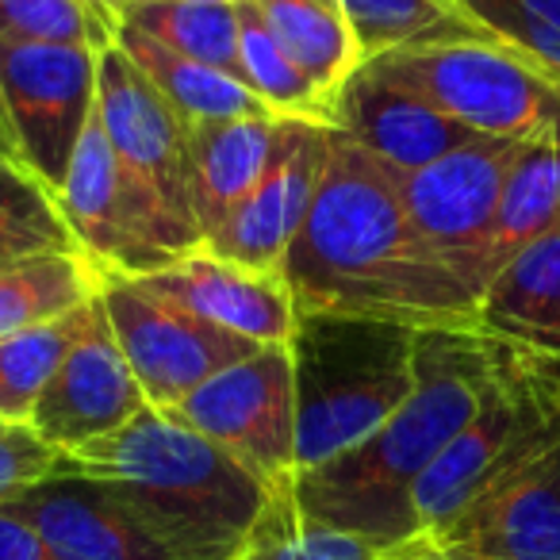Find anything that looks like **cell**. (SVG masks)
I'll list each match as a JSON object with an SVG mask.
<instances>
[{"label": "cell", "instance_id": "1", "mask_svg": "<svg viewBox=\"0 0 560 560\" xmlns=\"http://www.w3.org/2000/svg\"><path fill=\"white\" fill-rule=\"evenodd\" d=\"M300 315L476 335L480 300L442 269L407 223L396 173L330 131L327 170L284 269Z\"/></svg>", "mask_w": 560, "mask_h": 560}, {"label": "cell", "instance_id": "2", "mask_svg": "<svg viewBox=\"0 0 560 560\" xmlns=\"http://www.w3.org/2000/svg\"><path fill=\"white\" fill-rule=\"evenodd\" d=\"M55 476L104 488L173 560H234L269 495L231 453L154 407L62 453Z\"/></svg>", "mask_w": 560, "mask_h": 560}, {"label": "cell", "instance_id": "3", "mask_svg": "<svg viewBox=\"0 0 560 560\" xmlns=\"http://www.w3.org/2000/svg\"><path fill=\"white\" fill-rule=\"evenodd\" d=\"M483 381L488 346L480 335L422 330L415 346V388L404 407L350 453L292 480L304 511L369 537L384 552L411 541L407 499L415 480L472 419Z\"/></svg>", "mask_w": 560, "mask_h": 560}, {"label": "cell", "instance_id": "4", "mask_svg": "<svg viewBox=\"0 0 560 560\" xmlns=\"http://www.w3.org/2000/svg\"><path fill=\"white\" fill-rule=\"evenodd\" d=\"M419 330L338 315H300L296 365V476L350 453L404 407L415 388Z\"/></svg>", "mask_w": 560, "mask_h": 560}, {"label": "cell", "instance_id": "5", "mask_svg": "<svg viewBox=\"0 0 560 560\" xmlns=\"http://www.w3.org/2000/svg\"><path fill=\"white\" fill-rule=\"evenodd\" d=\"M365 66L483 139H534L560 127V89L483 35L415 43Z\"/></svg>", "mask_w": 560, "mask_h": 560}, {"label": "cell", "instance_id": "6", "mask_svg": "<svg viewBox=\"0 0 560 560\" xmlns=\"http://www.w3.org/2000/svg\"><path fill=\"white\" fill-rule=\"evenodd\" d=\"M58 208L78 249L104 277H150L203 246L192 226L173 219L147 188L119 170L96 124V108L73 150Z\"/></svg>", "mask_w": 560, "mask_h": 560}, {"label": "cell", "instance_id": "7", "mask_svg": "<svg viewBox=\"0 0 560 560\" xmlns=\"http://www.w3.org/2000/svg\"><path fill=\"white\" fill-rule=\"evenodd\" d=\"M419 541L450 560H560V419L537 427Z\"/></svg>", "mask_w": 560, "mask_h": 560}, {"label": "cell", "instance_id": "8", "mask_svg": "<svg viewBox=\"0 0 560 560\" xmlns=\"http://www.w3.org/2000/svg\"><path fill=\"white\" fill-rule=\"evenodd\" d=\"M165 415L231 453L265 488L296 480V365L289 346H261Z\"/></svg>", "mask_w": 560, "mask_h": 560}, {"label": "cell", "instance_id": "9", "mask_svg": "<svg viewBox=\"0 0 560 560\" xmlns=\"http://www.w3.org/2000/svg\"><path fill=\"white\" fill-rule=\"evenodd\" d=\"M522 139H472L438 162L396 177L407 223L427 254L476 300L488 289V242L499 192Z\"/></svg>", "mask_w": 560, "mask_h": 560}, {"label": "cell", "instance_id": "10", "mask_svg": "<svg viewBox=\"0 0 560 560\" xmlns=\"http://www.w3.org/2000/svg\"><path fill=\"white\" fill-rule=\"evenodd\" d=\"M101 304L119 350L154 411H170L192 396L215 373L257 353L249 338H238L173 300L154 296L131 277H104Z\"/></svg>", "mask_w": 560, "mask_h": 560}, {"label": "cell", "instance_id": "11", "mask_svg": "<svg viewBox=\"0 0 560 560\" xmlns=\"http://www.w3.org/2000/svg\"><path fill=\"white\" fill-rule=\"evenodd\" d=\"M0 101L24 165L58 196L96 108V50L0 43Z\"/></svg>", "mask_w": 560, "mask_h": 560}, {"label": "cell", "instance_id": "12", "mask_svg": "<svg viewBox=\"0 0 560 560\" xmlns=\"http://www.w3.org/2000/svg\"><path fill=\"white\" fill-rule=\"evenodd\" d=\"M96 124L119 170L200 234L188 203V127L119 43L96 55Z\"/></svg>", "mask_w": 560, "mask_h": 560}, {"label": "cell", "instance_id": "13", "mask_svg": "<svg viewBox=\"0 0 560 560\" xmlns=\"http://www.w3.org/2000/svg\"><path fill=\"white\" fill-rule=\"evenodd\" d=\"M139 381L119 350L104 304L96 296L85 330L58 361L55 376L32 407V430L58 453H73L89 442L116 434L119 427L147 411Z\"/></svg>", "mask_w": 560, "mask_h": 560}, {"label": "cell", "instance_id": "14", "mask_svg": "<svg viewBox=\"0 0 560 560\" xmlns=\"http://www.w3.org/2000/svg\"><path fill=\"white\" fill-rule=\"evenodd\" d=\"M330 131L335 127L284 119L277 154H272L265 177L231 211V219L203 242V249L226 257V261L249 265V269H284V257L312 211L323 170H327Z\"/></svg>", "mask_w": 560, "mask_h": 560}, {"label": "cell", "instance_id": "15", "mask_svg": "<svg viewBox=\"0 0 560 560\" xmlns=\"http://www.w3.org/2000/svg\"><path fill=\"white\" fill-rule=\"evenodd\" d=\"M131 280L231 335L249 338L254 346H289L296 335L300 312L280 272L226 261L203 246L173 261L170 269Z\"/></svg>", "mask_w": 560, "mask_h": 560}, {"label": "cell", "instance_id": "16", "mask_svg": "<svg viewBox=\"0 0 560 560\" xmlns=\"http://www.w3.org/2000/svg\"><path fill=\"white\" fill-rule=\"evenodd\" d=\"M335 131L358 142L365 154H373L396 177H407V173L438 162L442 154L465 147V142L483 139V135L460 127L457 119L430 108L415 93L399 89L396 81L376 73L373 66H361L338 93Z\"/></svg>", "mask_w": 560, "mask_h": 560}, {"label": "cell", "instance_id": "17", "mask_svg": "<svg viewBox=\"0 0 560 560\" xmlns=\"http://www.w3.org/2000/svg\"><path fill=\"white\" fill-rule=\"evenodd\" d=\"M9 506L32 522L47 560H173L108 491L78 476H50Z\"/></svg>", "mask_w": 560, "mask_h": 560}, {"label": "cell", "instance_id": "18", "mask_svg": "<svg viewBox=\"0 0 560 560\" xmlns=\"http://www.w3.org/2000/svg\"><path fill=\"white\" fill-rule=\"evenodd\" d=\"M476 335L560 373V226L488 280L476 307Z\"/></svg>", "mask_w": 560, "mask_h": 560}, {"label": "cell", "instance_id": "19", "mask_svg": "<svg viewBox=\"0 0 560 560\" xmlns=\"http://www.w3.org/2000/svg\"><path fill=\"white\" fill-rule=\"evenodd\" d=\"M277 116H242L188 127V203L208 242L265 177L280 142Z\"/></svg>", "mask_w": 560, "mask_h": 560}, {"label": "cell", "instance_id": "20", "mask_svg": "<svg viewBox=\"0 0 560 560\" xmlns=\"http://www.w3.org/2000/svg\"><path fill=\"white\" fill-rule=\"evenodd\" d=\"M560 226V127L518 142L488 242V280Z\"/></svg>", "mask_w": 560, "mask_h": 560}, {"label": "cell", "instance_id": "21", "mask_svg": "<svg viewBox=\"0 0 560 560\" xmlns=\"http://www.w3.org/2000/svg\"><path fill=\"white\" fill-rule=\"evenodd\" d=\"M272 39L284 47V55L315 81L330 104H338V93L346 81L365 66L338 0H249Z\"/></svg>", "mask_w": 560, "mask_h": 560}, {"label": "cell", "instance_id": "22", "mask_svg": "<svg viewBox=\"0 0 560 560\" xmlns=\"http://www.w3.org/2000/svg\"><path fill=\"white\" fill-rule=\"evenodd\" d=\"M119 47L147 73V81L162 93V101L185 119V127L223 124V119H242V116H272L238 78L215 70V66L173 55L162 43L135 32V27L119 32Z\"/></svg>", "mask_w": 560, "mask_h": 560}, {"label": "cell", "instance_id": "23", "mask_svg": "<svg viewBox=\"0 0 560 560\" xmlns=\"http://www.w3.org/2000/svg\"><path fill=\"white\" fill-rule=\"evenodd\" d=\"M388 552L369 537L323 522L304 511L296 483L284 480L269 488L246 541L234 560H384Z\"/></svg>", "mask_w": 560, "mask_h": 560}, {"label": "cell", "instance_id": "24", "mask_svg": "<svg viewBox=\"0 0 560 560\" xmlns=\"http://www.w3.org/2000/svg\"><path fill=\"white\" fill-rule=\"evenodd\" d=\"M101 284L104 272L85 254H43L0 269V338L93 304Z\"/></svg>", "mask_w": 560, "mask_h": 560}, {"label": "cell", "instance_id": "25", "mask_svg": "<svg viewBox=\"0 0 560 560\" xmlns=\"http://www.w3.org/2000/svg\"><path fill=\"white\" fill-rule=\"evenodd\" d=\"M238 12V73L242 85L265 104L277 119H304V124L335 127V104L315 89V81L284 55L265 20L249 0L234 4Z\"/></svg>", "mask_w": 560, "mask_h": 560}, {"label": "cell", "instance_id": "26", "mask_svg": "<svg viewBox=\"0 0 560 560\" xmlns=\"http://www.w3.org/2000/svg\"><path fill=\"white\" fill-rule=\"evenodd\" d=\"M43 254H81L58 196L16 158L0 154V269Z\"/></svg>", "mask_w": 560, "mask_h": 560}, {"label": "cell", "instance_id": "27", "mask_svg": "<svg viewBox=\"0 0 560 560\" xmlns=\"http://www.w3.org/2000/svg\"><path fill=\"white\" fill-rule=\"evenodd\" d=\"M127 27L142 32L147 39L162 43L165 50L192 62L215 66V70L238 73V12L234 4H200V0H154L142 4Z\"/></svg>", "mask_w": 560, "mask_h": 560}, {"label": "cell", "instance_id": "28", "mask_svg": "<svg viewBox=\"0 0 560 560\" xmlns=\"http://www.w3.org/2000/svg\"><path fill=\"white\" fill-rule=\"evenodd\" d=\"M96 304V300H93ZM93 304L62 315L43 327L20 330V335L0 338V419L27 422L32 419L35 399L43 396L47 381L55 376L58 361L70 353L78 335L85 330Z\"/></svg>", "mask_w": 560, "mask_h": 560}, {"label": "cell", "instance_id": "29", "mask_svg": "<svg viewBox=\"0 0 560 560\" xmlns=\"http://www.w3.org/2000/svg\"><path fill=\"white\" fill-rule=\"evenodd\" d=\"M358 35L361 58L373 62L399 47L450 39V35H480L460 12L442 0H338Z\"/></svg>", "mask_w": 560, "mask_h": 560}, {"label": "cell", "instance_id": "30", "mask_svg": "<svg viewBox=\"0 0 560 560\" xmlns=\"http://www.w3.org/2000/svg\"><path fill=\"white\" fill-rule=\"evenodd\" d=\"M457 12L560 89V0H457Z\"/></svg>", "mask_w": 560, "mask_h": 560}, {"label": "cell", "instance_id": "31", "mask_svg": "<svg viewBox=\"0 0 560 560\" xmlns=\"http://www.w3.org/2000/svg\"><path fill=\"white\" fill-rule=\"evenodd\" d=\"M0 43H66L96 55L116 47L81 0H0Z\"/></svg>", "mask_w": 560, "mask_h": 560}, {"label": "cell", "instance_id": "32", "mask_svg": "<svg viewBox=\"0 0 560 560\" xmlns=\"http://www.w3.org/2000/svg\"><path fill=\"white\" fill-rule=\"evenodd\" d=\"M62 453L32 430V422L0 419V506L39 488L58 472Z\"/></svg>", "mask_w": 560, "mask_h": 560}, {"label": "cell", "instance_id": "33", "mask_svg": "<svg viewBox=\"0 0 560 560\" xmlns=\"http://www.w3.org/2000/svg\"><path fill=\"white\" fill-rule=\"evenodd\" d=\"M0 560H47L39 534L9 503L0 506Z\"/></svg>", "mask_w": 560, "mask_h": 560}, {"label": "cell", "instance_id": "34", "mask_svg": "<svg viewBox=\"0 0 560 560\" xmlns=\"http://www.w3.org/2000/svg\"><path fill=\"white\" fill-rule=\"evenodd\" d=\"M142 4H154V0H81V9L96 20V27H101L112 43H119V32H124L127 20H131Z\"/></svg>", "mask_w": 560, "mask_h": 560}, {"label": "cell", "instance_id": "35", "mask_svg": "<svg viewBox=\"0 0 560 560\" xmlns=\"http://www.w3.org/2000/svg\"><path fill=\"white\" fill-rule=\"evenodd\" d=\"M384 560H450V557H442V552L427 549V545H422L419 537H411V541H404L399 549H392Z\"/></svg>", "mask_w": 560, "mask_h": 560}, {"label": "cell", "instance_id": "36", "mask_svg": "<svg viewBox=\"0 0 560 560\" xmlns=\"http://www.w3.org/2000/svg\"><path fill=\"white\" fill-rule=\"evenodd\" d=\"M0 154H4V158H16V162H24V158H20V147H16V135H12L9 112H4V101H0Z\"/></svg>", "mask_w": 560, "mask_h": 560}, {"label": "cell", "instance_id": "37", "mask_svg": "<svg viewBox=\"0 0 560 560\" xmlns=\"http://www.w3.org/2000/svg\"><path fill=\"white\" fill-rule=\"evenodd\" d=\"M200 4H238V0H200Z\"/></svg>", "mask_w": 560, "mask_h": 560}, {"label": "cell", "instance_id": "38", "mask_svg": "<svg viewBox=\"0 0 560 560\" xmlns=\"http://www.w3.org/2000/svg\"><path fill=\"white\" fill-rule=\"evenodd\" d=\"M442 4H450V9H453V12H457V0H442Z\"/></svg>", "mask_w": 560, "mask_h": 560}]
</instances>
